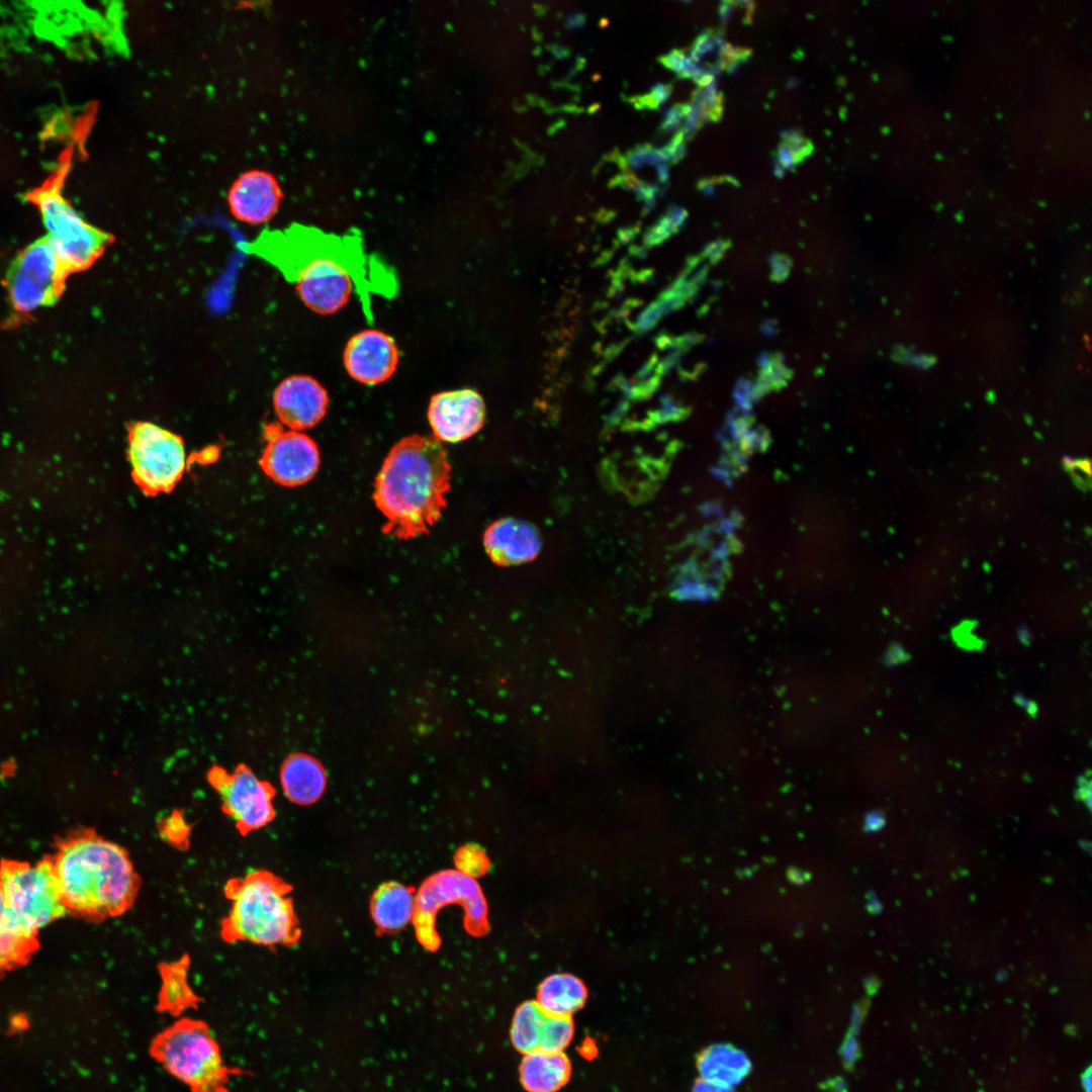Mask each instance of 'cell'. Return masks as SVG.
<instances>
[{"mask_svg":"<svg viewBox=\"0 0 1092 1092\" xmlns=\"http://www.w3.org/2000/svg\"><path fill=\"white\" fill-rule=\"evenodd\" d=\"M450 473L447 451L435 437L397 442L374 483L373 499L387 520L382 532L400 540L428 534L447 506Z\"/></svg>","mask_w":1092,"mask_h":1092,"instance_id":"6da1fadb","label":"cell"},{"mask_svg":"<svg viewBox=\"0 0 1092 1092\" xmlns=\"http://www.w3.org/2000/svg\"><path fill=\"white\" fill-rule=\"evenodd\" d=\"M52 856L68 914L101 922L133 906L142 880L122 846L79 828L57 841Z\"/></svg>","mask_w":1092,"mask_h":1092,"instance_id":"7a4b0ae2","label":"cell"},{"mask_svg":"<svg viewBox=\"0 0 1092 1092\" xmlns=\"http://www.w3.org/2000/svg\"><path fill=\"white\" fill-rule=\"evenodd\" d=\"M290 891L284 880L266 870L230 879L223 892L231 907L220 922L221 938L267 947L295 944L300 928Z\"/></svg>","mask_w":1092,"mask_h":1092,"instance_id":"3957f363","label":"cell"},{"mask_svg":"<svg viewBox=\"0 0 1092 1092\" xmlns=\"http://www.w3.org/2000/svg\"><path fill=\"white\" fill-rule=\"evenodd\" d=\"M242 249L275 266L294 283L301 301L318 314H334L351 298L354 278L349 263L336 254L310 250L290 233L264 231Z\"/></svg>","mask_w":1092,"mask_h":1092,"instance_id":"277c9868","label":"cell"},{"mask_svg":"<svg viewBox=\"0 0 1092 1092\" xmlns=\"http://www.w3.org/2000/svg\"><path fill=\"white\" fill-rule=\"evenodd\" d=\"M70 166L71 153H65L54 174L27 195L40 212L44 238L69 273L92 266L114 241L111 234L87 222L63 196Z\"/></svg>","mask_w":1092,"mask_h":1092,"instance_id":"5b68a950","label":"cell"},{"mask_svg":"<svg viewBox=\"0 0 1092 1092\" xmlns=\"http://www.w3.org/2000/svg\"><path fill=\"white\" fill-rule=\"evenodd\" d=\"M447 904L463 907L469 933L482 935L488 929L486 901L475 879L459 870L439 872L429 877L415 895L413 923L419 942L428 950L435 951L441 945L436 916Z\"/></svg>","mask_w":1092,"mask_h":1092,"instance_id":"8992f818","label":"cell"},{"mask_svg":"<svg viewBox=\"0 0 1092 1092\" xmlns=\"http://www.w3.org/2000/svg\"><path fill=\"white\" fill-rule=\"evenodd\" d=\"M153 1053L176 1078L196 1092H214L225 1073L217 1043L207 1026L181 1020L156 1037Z\"/></svg>","mask_w":1092,"mask_h":1092,"instance_id":"52a82bcc","label":"cell"},{"mask_svg":"<svg viewBox=\"0 0 1092 1092\" xmlns=\"http://www.w3.org/2000/svg\"><path fill=\"white\" fill-rule=\"evenodd\" d=\"M0 884L8 908L31 932L68 914L52 855L35 863L2 859Z\"/></svg>","mask_w":1092,"mask_h":1092,"instance_id":"ba28073f","label":"cell"},{"mask_svg":"<svg viewBox=\"0 0 1092 1092\" xmlns=\"http://www.w3.org/2000/svg\"><path fill=\"white\" fill-rule=\"evenodd\" d=\"M128 445L139 487L150 495L172 490L186 466L181 437L150 422H135L128 429Z\"/></svg>","mask_w":1092,"mask_h":1092,"instance_id":"9c48e42d","label":"cell"},{"mask_svg":"<svg viewBox=\"0 0 1092 1092\" xmlns=\"http://www.w3.org/2000/svg\"><path fill=\"white\" fill-rule=\"evenodd\" d=\"M68 274L44 237L29 244L15 257L6 274L13 308L28 313L54 304Z\"/></svg>","mask_w":1092,"mask_h":1092,"instance_id":"30bf717a","label":"cell"},{"mask_svg":"<svg viewBox=\"0 0 1092 1092\" xmlns=\"http://www.w3.org/2000/svg\"><path fill=\"white\" fill-rule=\"evenodd\" d=\"M210 786L221 800L222 811L242 835L268 825L275 816L273 787L245 764L233 772L214 765L207 775Z\"/></svg>","mask_w":1092,"mask_h":1092,"instance_id":"8fae6325","label":"cell"},{"mask_svg":"<svg viewBox=\"0 0 1092 1092\" xmlns=\"http://www.w3.org/2000/svg\"><path fill=\"white\" fill-rule=\"evenodd\" d=\"M265 438L267 444L260 465L275 482L296 486L315 475L320 452L310 437L298 431H283L278 424H271L265 429Z\"/></svg>","mask_w":1092,"mask_h":1092,"instance_id":"7c38bea8","label":"cell"},{"mask_svg":"<svg viewBox=\"0 0 1092 1092\" xmlns=\"http://www.w3.org/2000/svg\"><path fill=\"white\" fill-rule=\"evenodd\" d=\"M485 404L470 388L442 391L432 396L428 420L440 442L456 443L476 434L484 424Z\"/></svg>","mask_w":1092,"mask_h":1092,"instance_id":"4fadbf2b","label":"cell"},{"mask_svg":"<svg viewBox=\"0 0 1092 1092\" xmlns=\"http://www.w3.org/2000/svg\"><path fill=\"white\" fill-rule=\"evenodd\" d=\"M573 1033L571 1016L550 1014L537 1001H527L514 1014L511 1040L524 1055L534 1051L563 1052Z\"/></svg>","mask_w":1092,"mask_h":1092,"instance_id":"5bb4252c","label":"cell"},{"mask_svg":"<svg viewBox=\"0 0 1092 1092\" xmlns=\"http://www.w3.org/2000/svg\"><path fill=\"white\" fill-rule=\"evenodd\" d=\"M398 357L396 344L389 335L368 329L349 339L344 349L343 362L353 379L363 384L376 385L394 374Z\"/></svg>","mask_w":1092,"mask_h":1092,"instance_id":"9a60e30c","label":"cell"},{"mask_svg":"<svg viewBox=\"0 0 1092 1092\" xmlns=\"http://www.w3.org/2000/svg\"><path fill=\"white\" fill-rule=\"evenodd\" d=\"M273 404L280 422L299 432L314 427L324 419L329 394L315 378L291 375L275 388Z\"/></svg>","mask_w":1092,"mask_h":1092,"instance_id":"2e32d148","label":"cell"},{"mask_svg":"<svg viewBox=\"0 0 1092 1092\" xmlns=\"http://www.w3.org/2000/svg\"><path fill=\"white\" fill-rule=\"evenodd\" d=\"M282 196L280 184L274 175L263 170H249L232 184L228 192V205L236 219L257 225L273 218Z\"/></svg>","mask_w":1092,"mask_h":1092,"instance_id":"e0dca14e","label":"cell"},{"mask_svg":"<svg viewBox=\"0 0 1092 1092\" xmlns=\"http://www.w3.org/2000/svg\"><path fill=\"white\" fill-rule=\"evenodd\" d=\"M483 542L490 558L503 565L523 562L538 551L534 530L512 519L491 524L484 533Z\"/></svg>","mask_w":1092,"mask_h":1092,"instance_id":"ac0fdd59","label":"cell"},{"mask_svg":"<svg viewBox=\"0 0 1092 1092\" xmlns=\"http://www.w3.org/2000/svg\"><path fill=\"white\" fill-rule=\"evenodd\" d=\"M280 782L285 796L291 802L309 805L323 795L326 774L316 759L303 753H295L283 762Z\"/></svg>","mask_w":1092,"mask_h":1092,"instance_id":"d6986e66","label":"cell"},{"mask_svg":"<svg viewBox=\"0 0 1092 1092\" xmlns=\"http://www.w3.org/2000/svg\"><path fill=\"white\" fill-rule=\"evenodd\" d=\"M38 947L37 933L25 928L11 912L0 884V977L26 965Z\"/></svg>","mask_w":1092,"mask_h":1092,"instance_id":"ffe728a7","label":"cell"},{"mask_svg":"<svg viewBox=\"0 0 1092 1092\" xmlns=\"http://www.w3.org/2000/svg\"><path fill=\"white\" fill-rule=\"evenodd\" d=\"M571 1065L563 1052L534 1051L524 1056L520 1080L528 1092H556L569 1080Z\"/></svg>","mask_w":1092,"mask_h":1092,"instance_id":"44dd1931","label":"cell"},{"mask_svg":"<svg viewBox=\"0 0 1092 1092\" xmlns=\"http://www.w3.org/2000/svg\"><path fill=\"white\" fill-rule=\"evenodd\" d=\"M414 913L415 895L410 888L399 883H384L372 896V918L383 931L401 929L413 921Z\"/></svg>","mask_w":1092,"mask_h":1092,"instance_id":"7402d4cb","label":"cell"},{"mask_svg":"<svg viewBox=\"0 0 1092 1092\" xmlns=\"http://www.w3.org/2000/svg\"><path fill=\"white\" fill-rule=\"evenodd\" d=\"M697 1067L703 1080L731 1087L748 1075L751 1065L743 1052L730 1044L718 1043L699 1055Z\"/></svg>","mask_w":1092,"mask_h":1092,"instance_id":"603a6c76","label":"cell"},{"mask_svg":"<svg viewBox=\"0 0 1092 1092\" xmlns=\"http://www.w3.org/2000/svg\"><path fill=\"white\" fill-rule=\"evenodd\" d=\"M586 996V988L577 977L554 974L540 984L537 1003L550 1014L571 1016L584 1005Z\"/></svg>","mask_w":1092,"mask_h":1092,"instance_id":"cb8c5ba5","label":"cell"},{"mask_svg":"<svg viewBox=\"0 0 1092 1092\" xmlns=\"http://www.w3.org/2000/svg\"><path fill=\"white\" fill-rule=\"evenodd\" d=\"M723 113V95L714 83L698 88L692 98L690 111L682 131L686 138L693 135L706 122L718 121Z\"/></svg>","mask_w":1092,"mask_h":1092,"instance_id":"d4e9b609","label":"cell"},{"mask_svg":"<svg viewBox=\"0 0 1092 1092\" xmlns=\"http://www.w3.org/2000/svg\"><path fill=\"white\" fill-rule=\"evenodd\" d=\"M814 150L810 140L795 129L785 130L777 151L779 165L783 170H790L809 157Z\"/></svg>","mask_w":1092,"mask_h":1092,"instance_id":"484cf974","label":"cell"},{"mask_svg":"<svg viewBox=\"0 0 1092 1092\" xmlns=\"http://www.w3.org/2000/svg\"><path fill=\"white\" fill-rule=\"evenodd\" d=\"M659 61L663 66L682 79L690 78L695 80L703 69V67L695 63L688 54L677 49L660 57Z\"/></svg>","mask_w":1092,"mask_h":1092,"instance_id":"4316f807","label":"cell"},{"mask_svg":"<svg viewBox=\"0 0 1092 1092\" xmlns=\"http://www.w3.org/2000/svg\"><path fill=\"white\" fill-rule=\"evenodd\" d=\"M724 42L722 34L719 31L711 29L703 31L695 39L689 56L699 65L704 58L714 54L717 50L719 51Z\"/></svg>","mask_w":1092,"mask_h":1092,"instance_id":"83f0119b","label":"cell"},{"mask_svg":"<svg viewBox=\"0 0 1092 1092\" xmlns=\"http://www.w3.org/2000/svg\"><path fill=\"white\" fill-rule=\"evenodd\" d=\"M751 55V51L744 48H736L724 42L719 51L716 66L719 70L733 72L742 65Z\"/></svg>","mask_w":1092,"mask_h":1092,"instance_id":"f1b7e54d","label":"cell"},{"mask_svg":"<svg viewBox=\"0 0 1092 1092\" xmlns=\"http://www.w3.org/2000/svg\"><path fill=\"white\" fill-rule=\"evenodd\" d=\"M458 858L459 871L471 877L483 874L488 868L485 854L477 848L468 847L460 850Z\"/></svg>","mask_w":1092,"mask_h":1092,"instance_id":"f546056e","label":"cell"},{"mask_svg":"<svg viewBox=\"0 0 1092 1092\" xmlns=\"http://www.w3.org/2000/svg\"><path fill=\"white\" fill-rule=\"evenodd\" d=\"M670 93V85L658 83L648 93L633 98L632 102L638 108L654 109L664 104L668 100Z\"/></svg>","mask_w":1092,"mask_h":1092,"instance_id":"4dcf8cb0","label":"cell"},{"mask_svg":"<svg viewBox=\"0 0 1092 1092\" xmlns=\"http://www.w3.org/2000/svg\"><path fill=\"white\" fill-rule=\"evenodd\" d=\"M689 111L690 104H675L665 113L661 123V129L663 131H671L677 128L681 121H685Z\"/></svg>","mask_w":1092,"mask_h":1092,"instance_id":"1f68e13d","label":"cell"},{"mask_svg":"<svg viewBox=\"0 0 1092 1092\" xmlns=\"http://www.w3.org/2000/svg\"><path fill=\"white\" fill-rule=\"evenodd\" d=\"M162 832L167 835L169 840L173 841H177V835H179V838L186 836V823L179 812H174L165 821Z\"/></svg>","mask_w":1092,"mask_h":1092,"instance_id":"d6a6232c","label":"cell"},{"mask_svg":"<svg viewBox=\"0 0 1092 1092\" xmlns=\"http://www.w3.org/2000/svg\"><path fill=\"white\" fill-rule=\"evenodd\" d=\"M693 1092H733L731 1087L699 1080L694 1086Z\"/></svg>","mask_w":1092,"mask_h":1092,"instance_id":"836d02e7","label":"cell"},{"mask_svg":"<svg viewBox=\"0 0 1092 1092\" xmlns=\"http://www.w3.org/2000/svg\"><path fill=\"white\" fill-rule=\"evenodd\" d=\"M582 24H583V16L581 14L576 13V14L568 17V20H567V26L568 27H571V28L580 27V26H582Z\"/></svg>","mask_w":1092,"mask_h":1092,"instance_id":"e575fe53","label":"cell"},{"mask_svg":"<svg viewBox=\"0 0 1092 1092\" xmlns=\"http://www.w3.org/2000/svg\"><path fill=\"white\" fill-rule=\"evenodd\" d=\"M1083 1086H1084L1086 1092L1091 1091V1073H1090V1069H1088L1086 1074H1084V1076H1083Z\"/></svg>","mask_w":1092,"mask_h":1092,"instance_id":"d590c367","label":"cell"}]
</instances>
